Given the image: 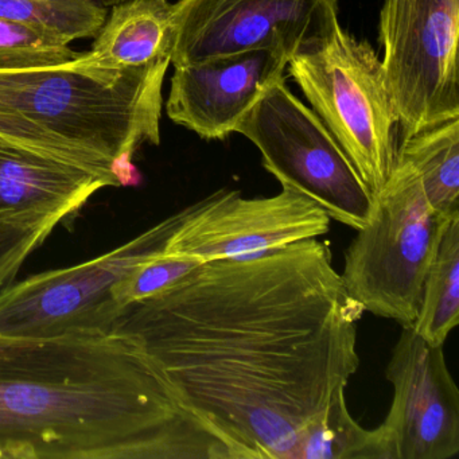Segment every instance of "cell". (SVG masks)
<instances>
[{
  "label": "cell",
  "instance_id": "18",
  "mask_svg": "<svg viewBox=\"0 0 459 459\" xmlns=\"http://www.w3.org/2000/svg\"><path fill=\"white\" fill-rule=\"evenodd\" d=\"M98 0H0V21L25 26L71 45L92 39L106 22Z\"/></svg>",
  "mask_w": 459,
  "mask_h": 459
},
{
  "label": "cell",
  "instance_id": "1",
  "mask_svg": "<svg viewBox=\"0 0 459 459\" xmlns=\"http://www.w3.org/2000/svg\"><path fill=\"white\" fill-rule=\"evenodd\" d=\"M362 314L314 238L201 263L128 305L111 333L138 343L228 458L294 459L303 429L359 369Z\"/></svg>",
  "mask_w": 459,
  "mask_h": 459
},
{
  "label": "cell",
  "instance_id": "19",
  "mask_svg": "<svg viewBox=\"0 0 459 459\" xmlns=\"http://www.w3.org/2000/svg\"><path fill=\"white\" fill-rule=\"evenodd\" d=\"M82 55L52 37L0 21V72L63 65Z\"/></svg>",
  "mask_w": 459,
  "mask_h": 459
},
{
  "label": "cell",
  "instance_id": "2",
  "mask_svg": "<svg viewBox=\"0 0 459 459\" xmlns=\"http://www.w3.org/2000/svg\"><path fill=\"white\" fill-rule=\"evenodd\" d=\"M0 458L227 459L131 338H0Z\"/></svg>",
  "mask_w": 459,
  "mask_h": 459
},
{
  "label": "cell",
  "instance_id": "15",
  "mask_svg": "<svg viewBox=\"0 0 459 459\" xmlns=\"http://www.w3.org/2000/svg\"><path fill=\"white\" fill-rule=\"evenodd\" d=\"M396 157L418 171L427 200L437 213H459V119L403 138Z\"/></svg>",
  "mask_w": 459,
  "mask_h": 459
},
{
  "label": "cell",
  "instance_id": "16",
  "mask_svg": "<svg viewBox=\"0 0 459 459\" xmlns=\"http://www.w3.org/2000/svg\"><path fill=\"white\" fill-rule=\"evenodd\" d=\"M459 322V213L446 222L421 287L411 329L431 345H443Z\"/></svg>",
  "mask_w": 459,
  "mask_h": 459
},
{
  "label": "cell",
  "instance_id": "12",
  "mask_svg": "<svg viewBox=\"0 0 459 459\" xmlns=\"http://www.w3.org/2000/svg\"><path fill=\"white\" fill-rule=\"evenodd\" d=\"M289 60L284 50L263 48L177 66L168 117L206 141L228 138L252 107L286 79Z\"/></svg>",
  "mask_w": 459,
  "mask_h": 459
},
{
  "label": "cell",
  "instance_id": "13",
  "mask_svg": "<svg viewBox=\"0 0 459 459\" xmlns=\"http://www.w3.org/2000/svg\"><path fill=\"white\" fill-rule=\"evenodd\" d=\"M106 179L0 135V222L52 230L103 187Z\"/></svg>",
  "mask_w": 459,
  "mask_h": 459
},
{
  "label": "cell",
  "instance_id": "20",
  "mask_svg": "<svg viewBox=\"0 0 459 459\" xmlns=\"http://www.w3.org/2000/svg\"><path fill=\"white\" fill-rule=\"evenodd\" d=\"M200 264V260L195 257L162 252L131 270L115 287V297L122 307L126 308L128 305L165 291Z\"/></svg>",
  "mask_w": 459,
  "mask_h": 459
},
{
  "label": "cell",
  "instance_id": "21",
  "mask_svg": "<svg viewBox=\"0 0 459 459\" xmlns=\"http://www.w3.org/2000/svg\"><path fill=\"white\" fill-rule=\"evenodd\" d=\"M50 232L0 222V290L14 281L29 255L39 248Z\"/></svg>",
  "mask_w": 459,
  "mask_h": 459
},
{
  "label": "cell",
  "instance_id": "9",
  "mask_svg": "<svg viewBox=\"0 0 459 459\" xmlns=\"http://www.w3.org/2000/svg\"><path fill=\"white\" fill-rule=\"evenodd\" d=\"M340 0H178L171 64L276 48L291 58L340 23Z\"/></svg>",
  "mask_w": 459,
  "mask_h": 459
},
{
  "label": "cell",
  "instance_id": "5",
  "mask_svg": "<svg viewBox=\"0 0 459 459\" xmlns=\"http://www.w3.org/2000/svg\"><path fill=\"white\" fill-rule=\"evenodd\" d=\"M287 71L375 195L394 170L399 125L377 53L338 23Z\"/></svg>",
  "mask_w": 459,
  "mask_h": 459
},
{
  "label": "cell",
  "instance_id": "10",
  "mask_svg": "<svg viewBox=\"0 0 459 459\" xmlns=\"http://www.w3.org/2000/svg\"><path fill=\"white\" fill-rule=\"evenodd\" d=\"M330 221L314 201L289 187L257 198L221 189L189 206L166 252L201 263L252 256L326 235Z\"/></svg>",
  "mask_w": 459,
  "mask_h": 459
},
{
  "label": "cell",
  "instance_id": "22",
  "mask_svg": "<svg viewBox=\"0 0 459 459\" xmlns=\"http://www.w3.org/2000/svg\"><path fill=\"white\" fill-rule=\"evenodd\" d=\"M101 4H104L106 7L114 6V4H120V2H125V0H98Z\"/></svg>",
  "mask_w": 459,
  "mask_h": 459
},
{
  "label": "cell",
  "instance_id": "7",
  "mask_svg": "<svg viewBox=\"0 0 459 459\" xmlns=\"http://www.w3.org/2000/svg\"><path fill=\"white\" fill-rule=\"evenodd\" d=\"M259 149L281 187L302 193L330 220L359 230L369 221L373 195L313 109L276 82L236 126Z\"/></svg>",
  "mask_w": 459,
  "mask_h": 459
},
{
  "label": "cell",
  "instance_id": "8",
  "mask_svg": "<svg viewBox=\"0 0 459 459\" xmlns=\"http://www.w3.org/2000/svg\"><path fill=\"white\" fill-rule=\"evenodd\" d=\"M459 0H384L378 42L403 138L459 119Z\"/></svg>",
  "mask_w": 459,
  "mask_h": 459
},
{
  "label": "cell",
  "instance_id": "3",
  "mask_svg": "<svg viewBox=\"0 0 459 459\" xmlns=\"http://www.w3.org/2000/svg\"><path fill=\"white\" fill-rule=\"evenodd\" d=\"M170 58L142 68L99 65L90 52L47 68L0 72V135L134 186L143 144L158 146Z\"/></svg>",
  "mask_w": 459,
  "mask_h": 459
},
{
  "label": "cell",
  "instance_id": "11",
  "mask_svg": "<svg viewBox=\"0 0 459 459\" xmlns=\"http://www.w3.org/2000/svg\"><path fill=\"white\" fill-rule=\"evenodd\" d=\"M394 397L381 434L388 459H450L459 453V391L443 345L412 329L402 334L385 368Z\"/></svg>",
  "mask_w": 459,
  "mask_h": 459
},
{
  "label": "cell",
  "instance_id": "17",
  "mask_svg": "<svg viewBox=\"0 0 459 459\" xmlns=\"http://www.w3.org/2000/svg\"><path fill=\"white\" fill-rule=\"evenodd\" d=\"M294 459H388L380 429H365L349 413L345 388L303 429Z\"/></svg>",
  "mask_w": 459,
  "mask_h": 459
},
{
  "label": "cell",
  "instance_id": "14",
  "mask_svg": "<svg viewBox=\"0 0 459 459\" xmlns=\"http://www.w3.org/2000/svg\"><path fill=\"white\" fill-rule=\"evenodd\" d=\"M111 7L90 50L93 61L119 71L152 65L165 58L171 61L173 4L169 0H125Z\"/></svg>",
  "mask_w": 459,
  "mask_h": 459
},
{
  "label": "cell",
  "instance_id": "4",
  "mask_svg": "<svg viewBox=\"0 0 459 459\" xmlns=\"http://www.w3.org/2000/svg\"><path fill=\"white\" fill-rule=\"evenodd\" d=\"M448 219L429 205L415 168L396 157L388 181L373 195L369 221L346 249L340 275L349 297L364 313L411 329Z\"/></svg>",
  "mask_w": 459,
  "mask_h": 459
},
{
  "label": "cell",
  "instance_id": "6",
  "mask_svg": "<svg viewBox=\"0 0 459 459\" xmlns=\"http://www.w3.org/2000/svg\"><path fill=\"white\" fill-rule=\"evenodd\" d=\"M189 206L90 262L47 271L0 290V338L109 334L125 308L115 287L136 265L166 252Z\"/></svg>",
  "mask_w": 459,
  "mask_h": 459
}]
</instances>
